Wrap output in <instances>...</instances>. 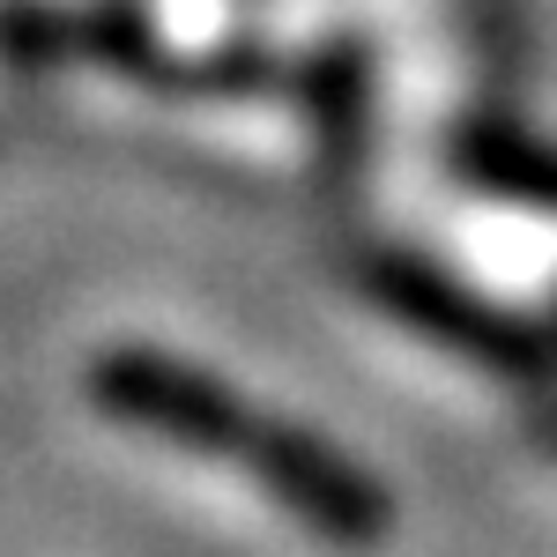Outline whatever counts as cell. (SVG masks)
<instances>
[{
	"instance_id": "6da1fadb",
	"label": "cell",
	"mask_w": 557,
	"mask_h": 557,
	"mask_svg": "<svg viewBox=\"0 0 557 557\" xmlns=\"http://www.w3.org/2000/svg\"><path fill=\"white\" fill-rule=\"evenodd\" d=\"M97 394H104L120 417H141V424L172 431V438L201 446V454H223V461L253 469L290 513H305L312 528H327V535H343V543H364V535L386 528V498H380L372 475H357L335 446H320V438H305V431L246 409L238 394H223L215 380H201L194 364L104 357Z\"/></svg>"
}]
</instances>
